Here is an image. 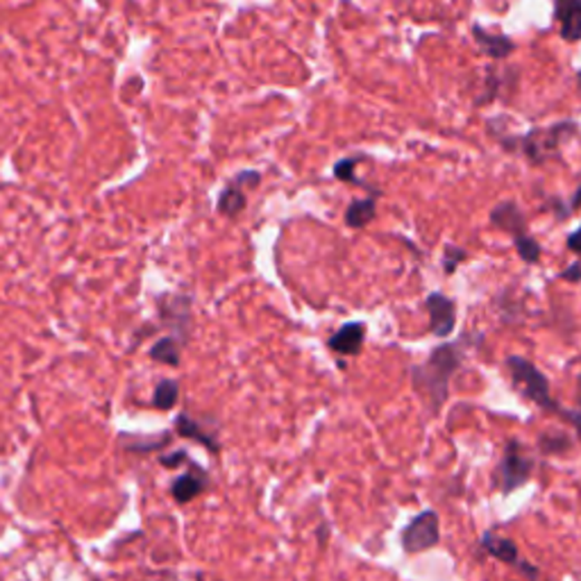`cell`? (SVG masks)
<instances>
[{"label":"cell","instance_id":"1","mask_svg":"<svg viewBox=\"0 0 581 581\" xmlns=\"http://www.w3.org/2000/svg\"><path fill=\"white\" fill-rule=\"evenodd\" d=\"M459 366H462V348L448 343V346L436 348L423 366H415L411 370L415 391L427 397L432 411H439L448 400L450 379L457 373Z\"/></svg>","mask_w":581,"mask_h":581},{"label":"cell","instance_id":"20","mask_svg":"<svg viewBox=\"0 0 581 581\" xmlns=\"http://www.w3.org/2000/svg\"><path fill=\"white\" fill-rule=\"evenodd\" d=\"M355 168H357V159L355 157H348V159H341V162L334 167V176L338 177V180L343 182H355V185H361L359 180H357L355 176Z\"/></svg>","mask_w":581,"mask_h":581},{"label":"cell","instance_id":"11","mask_svg":"<svg viewBox=\"0 0 581 581\" xmlns=\"http://www.w3.org/2000/svg\"><path fill=\"white\" fill-rule=\"evenodd\" d=\"M176 432L180 433V436H185V439L198 441V443H203L205 448H209L212 452H218V450H221L218 448L216 432H212V429H209V424H203V423H198L195 418H189L186 414L177 415Z\"/></svg>","mask_w":581,"mask_h":581},{"label":"cell","instance_id":"10","mask_svg":"<svg viewBox=\"0 0 581 581\" xmlns=\"http://www.w3.org/2000/svg\"><path fill=\"white\" fill-rule=\"evenodd\" d=\"M207 484H209V477L205 475L203 468L195 466V472H186V475H180L176 481H173L171 493L177 502L186 504L191 502V500L198 498V495L207 489Z\"/></svg>","mask_w":581,"mask_h":581},{"label":"cell","instance_id":"25","mask_svg":"<svg viewBox=\"0 0 581 581\" xmlns=\"http://www.w3.org/2000/svg\"><path fill=\"white\" fill-rule=\"evenodd\" d=\"M518 567H520L522 575H529L531 579H536V576H540V570H538V567L529 566V563H527V561H520V563H518Z\"/></svg>","mask_w":581,"mask_h":581},{"label":"cell","instance_id":"15","mask_svg":"<svg viewBox=\"0 0 581 581\" xmlns=\"http://www.w3.org/2000/svg\"><path fill=\"white\" fill-rule=\"evenodd\" d=\"M245 207V195L243 191H241V182L234 180V185L225 186L221 194V198H218V212L223 214V216H236V214L243 212Z\"/></svg>","mask_w":581,"mask_h":581},{"label":"cell","instance_id":"9","mask_svg":"<svg viewBox=\"0 0 581 581\" xmlns=\"http://www.w3.org/2000/svg\"><path fill=\"white\" fill-rule=\"evenodd\" d=\"M366 338V325L364 323H346L332 338L328 341L329 350L338 352V355H359L361 346Z\"/></svg>","mask_w":581,"mask_h":581},{"label":"cell","instance_id":"14","mask_svg":"<svg viewBox=\"0 0 581 581\" xmlns=\"http://www.w3.org/2000/svg\"><path fill=\"white\" fill-rule=\"evenodd\" d=\"M377 214V200L375 198H364V200H355L350 203V207L346 209V223L355 230L359 227H366Z\"/></svg>","mask_w":581,"mask_h":581},{"label":"cell","instance_id":"13","mask_svg":"<svg viewBox=\"0 0 581 581\" xmlns=\"http://www.w3.org/2000/svg\"><path fill=\"white\" fill-rule=\"evenodd\" d=\"M481 548H484L491 557L502 563H509V566L518 567V563H520V554H518L516 543L509 538H500V536L491 534V531H486V534L481 536Z\"/></svg>","mask_w":581,"mask_h":581},{"label":"cell","instance_id":"18","mask_svg":"<svg viewBox=\"0 0 581 581\" xmlns=\"http://www.w3.org/2000/svg\"><path fill=\"white\" fill-rule=\"evenodd\" d=\"M513 245H516V250H518V254H520L522 262H527V263H536L540 259V252H543L538 241L529 234H522V236H518V239H513Z\"/></svg>","mask_w":581,"mask_h":581},{"label":"cell","instance_id":"7","mask_svg":"<svg viewBox=\"0 0 581 581\" xmlns=\"http://www.w3.org/2000/svg\"><path fill=\"white\" fill-rule=\"evenodd\" d=\"M554 19L566 42H581V0H554Z\"/></svg>","mask_w":581,"mask_h":581},{"label":"cell","instance_id":"29","mask_svg":"<svg viewBox=\"0 0 581 581\" xmlns=\"http://www.w3.org/2000/svg\"><path fill=\"white\" fill-rule=\"evenodd\" d=\"M579 382H581V379H579Z\"/></svg>","mask_w":581,"mask_h":581},{"label":"cell","instance_id":"27","mask_svg":"<svg viewBox=\"0 0 581 581\" xmlns=\"http://www.w3.org/2000/svg\"><path fill=\"white\" fill-rule=\"evenodd\" d=\"M581 207V186L575 191V195H572L570 200V209H579Z\"/></svg>","mask_w":581,"mask_h":581},{"label":"cell","instance_id":"21","mask_svg":"<svg viewBox=\"0 0 581 581\" xmlns=\"http://www.w3.org/2000/svg\"><path fill=\"white\" fill-rule=\"evenodd\" d=\"M540 448L548 450V452H561L563 448H567V441L566 439H557L552 441V436H540Z\"/></svg>","mask_w":581,"mask_h":581},{"label":"cell","instance_id":"17","mask_svg":"<svg viewBox=\"0 0 581 581\" xmlns=\"http://www.w3.org/2000/svg\"><path fill=\"white\" fill-rule=\"evenodd\" d=\"M177 395H180V388H177V382H173V379H164V382H159V386L155 388V406L157 409H173L177 402Z\"/></svg>","mask_w":581,"mask_h":581},{"label":"cell","instance_id":"24","mask_svg":"<svg viewBox=\"0 0 581 581\" xmlns=\"http://www.w3.org/2000/svg\"><path fill=\"white\" fill-rule=\"evenodd\" d=\"M185 459H186V452L185 450H180V452H176L173 457H162V463L167 468H177L182 462H185Z\"/></svg>","mask_w":581,"mask_h":581},{"label":"cell","instance_id":"4","mask_svg":"<svg viewBox=\"0 0 581 581\" xmlns=\"http://www.w3.org/2000/svg\"><path fill=\"white\" fill-rule=\"evenodd\" d=\"M531 471H534V459L525 452L520 441H509L502 462H500L498 471H495L493 484L504 495H509L531 480Z\"/></svg>","mask_w":581,"mask_h":581},{"label":"cell","instance_id":"5","mask_svg":"<svg viewBox=\"0 0 581 581\" xmlns=\"http://www.w3.org/2000/svg\"><path fill=\"white\" fill-rule=\"evenodd\" d=\"M441 540V527H439V513L433 509H424L423 513L414 518L409 525L402 531V548L409 554L424 552L432 549L433 545H439Z\"/></svg>","mask_w":581,"mask_h":581},{"label":"cell","instance_id":"16","mask_svg":"<svg viewBox=\"0 0 581 581\" xmlns=\"http://www.w3.org/2000/svg\"><path fill=\"white\" fill-rule=\"evenodd\" d=\"M150 357H153L155 361H159V364L177 366L180 364V343L173 337L159 338L153 350H150Z\"/></svg>","mask_w":581,"mask_h":581},{"label":"cell","instance_id":"19","mask_svg":"<svg viewBox=\"0 0 581 581\" xmlns=\"http://www.w3.org/2000/svg\"><path fill=\"white\" fill-rule=\"evenodd\" d=\"M466 259H468L466 250L448 245V248H445V254H443V271L448 272V275H452V272L459 268V263L466 262Z\"/></svg>","mask_w":581,"mask_h":581},{"label":"cell","instance_id":"28","mask_svg":"<svg viewBox=\"0 0 581 581\" xmlns=\"http://www.w3.org/2000/svg\"><path fill=\"white\" fill-rule=\"evenodd\" d=\"M576 80H579V87H581V71H579V73H576Z\"/></svg>","mask_w":581,"mask_h":581},{"label":"cell","instance_id":"2","mask_svg":"<svg viewBox=\"0 0 581 581\" xmlns=\"http://www.w3.org/2000/svg\"><path fill=\"white\" fill-rule=\"evenodd\" d=\"M507 370L511 375V382L516 391H520L527 400L538 405L540 409L557 411L558 406L554 405L552 393H549V382L529 359L525 357H509Z\"/></svg>","mask_w":581,"mask_h":581},{"label":"cell","instance_id":"12","mask_svg":"<svg viewBox=\"0 0 581 581\" xmlns=\"http://www.w3.org/2000/svg\"><path fill=\"white\" fill-rule=\"evenodd\" d=\"M472 37H475L477 46L486 52L493 60H504L513 52V42L507 37V34H491L486 33L481 25H472Z\"/></svg>","mask_w":581,"mask_h":581},{"label":"cell","instance_id":"22","mask_svg":"<svg viewBox=\"0 0 581 581\" xmlns=\"http://www.w3.org/2000/svg\"><path fill=\"white\" fill-rule=\"evenodd\" d=\"M561 280H566V281H581V262H575V263H570V266L563 268Z\"/></svg>","mask_w":581,"mask_h":581},{"label":"cell","instance_id":"8","mask_svg":"<svg viewBox=\"0 0 581 581\" xmlns=\"http://www.w3.org/2000/svg\"><path fill=\"white\" fill-rule=\"evenodd\" d=\"M491 223H493L498 230L509 232L513 239H518V236L522 234H529V232H527L525 214L520 212V207H518L513 200H504V203L495 205L493 212H491Z\"/></svg>","mask_w":581,"mask_h":581},{"label":"cell","instance_id":"23","mask_svg":"<svg viewBox=\"0 0 581 581\" xmlns=\"http://www.w3.org/2000/svg\"><path fill=\"white\" fill-rule=\"evenodd\" d=\"M567 250H572V252L581 254V225L576 227V230L572 232L570 236H567Z\"/></svg>","mask_w":581,"mask_h":581},{"label":"cell","instance_id":"26","mask_svg":"<svg viewBox=\"0 0 581 581\" xmlns=\"http://www.w3.org/2000/svg\"><path fill=\"white\" fill-rule=\"evenodd\" d=\"M566 414H567V420L575 424L576 433H579V439H581V414H575V411H566Z\"/></svg>","mask_w":581,"mask_h":581},{"label":"cell","instance_id":"6","mask_svg":"<svg viewBox=\"0 0 581 581\" xmlns=\"http://www.w3.org/2000/svg\"><path fill=\"white\" fill-rule=\"evenodd\" d=\"M424 307H427L432 332L439 338L450 337L457 325V305L452 298L443 296V293H429Z\"/></svg>","mask_w":581,"mask_h":581},{"label":"cell","instance_id":"3","mask_svg":"<svg viewBox=\"0 0 581 581\" xmlns=\"http://www.w3.org/2000/svg\"><path fill=\"white\" fill-rule=\"evenodd\" d=\"M575 134H576V125L572 123V120H566V123H557L552 125V128L531 129V132L525 134V137L509 138L507 148L509 146H513V143H520L518 148L522 150V155H527L534 164H540L548 157H552V155L558 150V146H561L566 138L575 137Z\"/></svg>","mask_w":581,"mask_h":581}]
</instances>
